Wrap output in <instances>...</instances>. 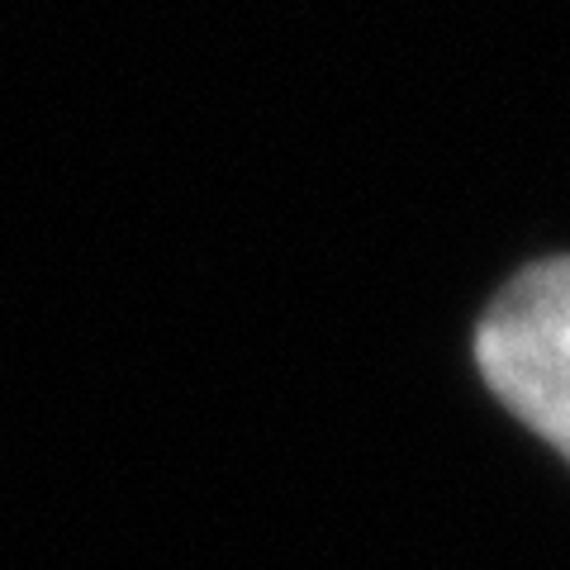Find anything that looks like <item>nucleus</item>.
Masks as SVG:
<instances>
[{
  "label": "nucleus",
  "instance_id": "nucleus-1",
  "mask_svg": "<svg viewBox=\"0 0 570 570\" xmlns=\"http://www.w3.org/2000/svg\"><path fill=\"white\" fill-rule=\"evenodd\" d=\"M475 362L494 400L570 461V257L528 266L499 291Z\"/></svg>",
  "mask_w": 570,
  "mask_h": 570
}]
</instances>
